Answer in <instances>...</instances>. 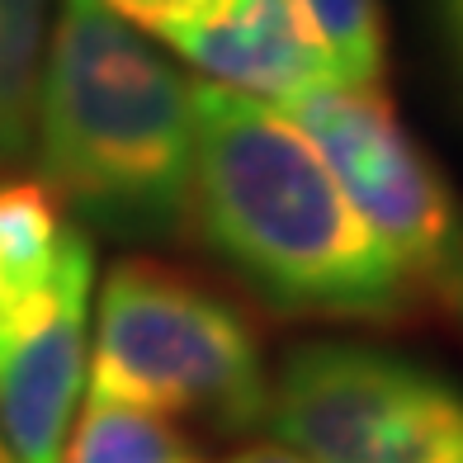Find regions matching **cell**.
I'll use <instances>...</instances> for the list:
<instances>
[{
    "instance_id": "1",
    "label": "cell",
    "mask_w": 463,
    "mask_h": 463,
    "mask_svg": "<svg viewBox=\"0 0 463 463\" xmlns=\"http://www.w3.org/2000/svg\"><path fill=\"white\" fill-rule=\"evenodd\" d=\"M189 222L269 312L397 322L420 307L331 165L260 99L194 80Z\"/></svg>"
},
{
    "instance_id": "2",
    "label": "cell",
    "mask_w": 463,
    "mask_h": 463,
    "mask_svg": "<svg viewBox=\"0 0 463 463\" xmlns=\"http://www.w3.org/2000/svg\"><path fill=\"white\" fill-rule=\"evenodd\" d=\"M33 146L52 194L128 241L189 222L194 80L99 0H57Z\"/></svg>"
},
{
    "instance_id": "3",
    "label": "cell",
    "mask_w": 463,
    "mask_h": 463,
    "mask_svg": "<svg viewBox=\"0 0 463 463\" xmlns=\"http://www.w3.org/2000/svg\"><path fill=\"white\" fill-rule=\"evenodd\" d=\"M90 397L246 435L265 426L269 369L232 298L165 260L123 256L99 288Z\"/></svg>"
},
{
    "instance_id": "4",
    "label": "cell",
    "mask_w": 463,
    "mask_h": 463,
    "mask_svg": "<svg viewBox=\"0 0 463 463\" xmlns=\"http://www.w3.org/2000/svg\"><path fill=\"white\" fill-rule=\"evenodd\" d=\"M279 114L322 152L335 184L392 250L416 303L463 326L458 199L383 86H326Z\"/></svg>"
},
{
    "instance_id": "5",
    "label": "cell",
    "mask_w": 463,
    "mask_h": 463,
    "mask_svg": "<svg viewBox=\"0 0 463 463\" xmlns=\"http://www.w3.org/2000/svg\"><path fill=\"white\" fill-rule=\"evenodd\" d=\"M265 420L307 463H463V388L378 345H298Z\"/></svg>"
},
{
    "instance_id": "6",
    "label": "cell",
    "mask_w": 463,
    "mask_h": 463,
    "mask_svg": "<svg viewBox=\"0 0 463 463\" xmlns=\"http://www.w3.org/2000/svg\"><path fill=\"white\" fill-rule=\"evenodd\" d=\"M90 284L95 246L80 232L57 279L0 322V445L10 463H61L86 378Z\"/></svg>"
},
{
    "instance_id": "7",
    "label": "cell",
    "mask_w": 463,
    "mask_h": 463,
    "mask_svg": "<svg viewBox=\"0 0 463 463\" xmlns=\"http://www.w3.org/2000/svg\"><path fill=\"white\" fill-rule=\"evenodd\" d=\"M76 241L80 227L43 175H0V322L57 279Z\"/></svg>"
},
{
    "instance_id": "8",
    "label": "cell",
    "mask_w": 463,
    "mask_h": 463,
    "mask_svg": "<svg viewBox=\"0 0 463 463\" xmlns=\"http://www.w3.org/2000/svg\"><path fill=\"white\" fill-rule=\"evenodd\" d=\"M61 463H208L180 420L114 397H90L67 430Z\"/></svg>"
},
{
    "instance_id": "9",
    "label": "cell",
    "mask_w": 463,
    "mask_h": 463,
    "mask_svg": "<svg viewBox=\"0 0 463 463\" xmlns=\"http://www.w3.org/2000/svg\"><path fill=\"white\" fill-rule=\"evenodd\" d=\"M52 29V0H0V171L33 146L38 76Z\"/></svg>"
},
{
    "instance_id": "10",
    "label": "cell",
    "mask_w": 463,
    "mask_h": 463,
    "mask_svg": "<svg viewBox=\"0 0 463 463\" xmlns=\"http://www.w3.org/2000/svg\"><path fill=\"white\" fill-rule=\"evenodd\" d=\"M322 33L341 86H378L388 67L383 5L378 0H298Z\"/></svg>"
},
{
    "instance_id": "11",
    "label": "cell",
    "mask_w": 463,
    "mask_h": 463,
    "mask_svg": "<svg viewBox=\"0 0 463 463\" xmlns=\"http://www.w3.org/2000/svg\"><path fill=\"white\" fill-rule=\"evenodd\" d=\"M99 5L109 14H118L128 29L152 33L175 52L189 38H199L203 29L222 24L241 0H99Z\"/></svg>"
},
{
    "instance_id": "12",
    "label": "cell",
    "mask_w": 463,
    "mask_h": 463,
    "mask_svg": "<svg viewBox=\"0 0 463 463\" xmlns=\"http://www.w3.org/2000/svg\"><path fill=\"white\" fill-rule=\"evenodd\" d=\"M435 24L445 38V57L454 67V80L463 90V0H435Z\"/></svg>"
},
{
    "instance_id": "13",
    "label": "cell",
    "mask_w": 463,
    "mask_h": 463,
    "mask_svg": "<svg viewBox=\"0 0 463 463\" xmlns=\"http://www.w3.org/2000/svg\"><path fill=\"white\" fill-rule=\"evenodd\" d=\"M227 463H307V458L279 445V439H256V445H241L237 454H227Z\"/></svg>"
},
{
    "instance_id": "14",
    "label": "cell",
    "mask_w": 463,
    "mask_h": 463,
    "mask_svg": "<svg viewBox=\"0 0 463 463\" xmlns=\"http://www.w3.org/2000/svg\"><path fill=\"white\" fill-rule=\"evenodd\" d=\"M0 463H10V454H5V445H0Z\"/></svg>"
}]
</instances>
